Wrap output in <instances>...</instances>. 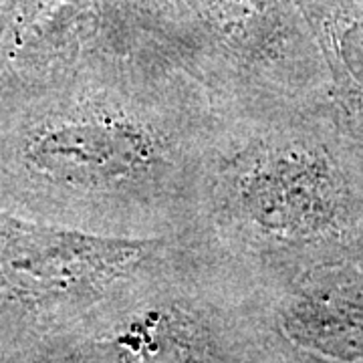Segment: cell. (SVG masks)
I'll return each instance as SVG.
<instances>
[{
    "instance_id": "6da1fadb",
    "label": "cell",
    "mask_w": 363,
    "mask_h": 363,
    "mask_svg": "<svg viewBox=\"0 0 363 363\" xmlns=\"http://www.w3.org/2000/svg\"><path fill=\"white\" fill-rule=\"evenodd\" d=\"M154 143L140 128L123 121H81L49 131L35 143L37 168L59 182L101 186L142 172Z\"/></svg>"
},
{
    "instance_id": "7a4b0ae2",
    "label": "cell",
    "mask_w": 363,
    "mask_h": 363,
    "mask_svg": "<svg viewBox=\"0 0 363 363\" xmlns=\"http://www.w3.org/2000/svg\"><path fill=\"white\" fill-rule=\"evenodd\" d=\"M339 51L355 81L363 87V21L351 23L339 37Z\"/></svg>"
}]
</instances>
